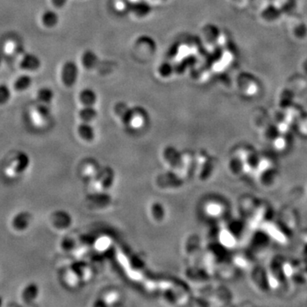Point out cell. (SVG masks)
I'll return each instance as SVG.
<instances>
[{"label": "cell", "instance_id": "obj_1", "mask_svg": "<svg viewBox=\"0 0 307 307\" xmlns=\"http://www.w3.org/2000/svg\"><path fill=\"white\" fill-rule=\"evenodd\" d=\"M30 165V158L25 152H19L5 170L6 175L9 178H17L23 174Z\"/></svg>", "mask_w": 307, "mask_h": 307}, {"label": "cell", "instance_id": "obj_2", "mask_svg": "<svg viewBox=\"0 0 307 307\" xmlns=\"http://www.w3.org/2000/svg\"><path fill=\"white\" fill-rule=\"evenodd\" d=\"M78 77V65L73 61L66 62L62 68V72H61V78L64 85L67 87H72L76 84Z\"/></svg>", "mask_w": 307, "mask_h": 307}, {"label": "cell", "instance_id": "obj_3", "mask_svg": "<svg viewBox=\"0 0 307 307\" xmlns=\"http://www.w3.org/2000/svg\"><path fill=\"white\" fill-rule=\"evenodd\" d=\"M32 216L28 212H20L12 218L10 225L15 231H24L30 226Z\"/></svg>", "mask_w": 307, "mask_h": 307}, {"label": "cell", "instance_id": "obj_4", "mask_svg": "<svg viewBox=\"0 0 307 307\" xmlns=\"http://www.w3.org/2000/svg\"><path fill=\"white\" fill-rule=\"evenodd\" d=\"M40 67H41V61L39 57L32 53L25 54L20 62V68L21 70L29 72L37 71L39 70Z\"/></svg>", "mask_w": 307, "mask_h": 307}, {"label": "cell", "instance_id": "obj_5", "mask_svg": "<svg viewBox=\"0 0 307 307\" xmlns=\"http://www.w3.org/2000/svg\"><path fill=\"white\" fill-rule=\"evenodd\" d=\"M39 295V287L35 283H29L21 292V300L27 304H30L36 300Z\"/></svg>", "mask_w": 307, "mask_h": 307}, {"label": "cell", "instance_id": "obj_6", "mask_svg": "<svg viewBox=\"0 0 307 307\" xmlns=\"http://www.w3.org/2000/svg\"><path fill=\"white\" fill-rule=\"evenodd\" d=\"M78 98L84 106H93L97 100V96L95 90L90 88H84L79 92Z\"/></svg>", "mask_w": 307, "mask_h": 307}, {"label": "cell", "instance_id": "obj_7", "mask_svg": "<svg viewBox=\"0 0 307 307\" xmlns=\"http://www.w3.org/2000/svg\"><path fill=\"white\" fill-rule=\"evenodd\" d=\"M81 63L84 69L93 70L98 64V58L96 53L90 50L84 51L81 57Z\"/></svg>", "mask_w": 307, "mask_h": 307}, {"label": "cell", "instance_id": "obj_8", "mask_svg": "<svg viewBox=\"0 0 307 307\" xmlns=\"http://www.w3.org/2000/svg\"><path fill=\"white\" fill-rule=\"evenodd\" d=\"M41 21H42V24L45 27L52 28V27H56L58 24L59 15L54 10L49 9V10H46L43 13L42 16H41Z\"/></svg>", "mask_w": 307, "mask_h": 307}, {"label": "cell", "instance_id": "obj_9", "mask_svg": "<svg viewBox=\"0 0 307 307\" xmlns=\"http://www.w3.org/2000/svg\"><path fill=\"white\" fill-rule=\"evenodd\" d=\"M132 11L138 17H145L151 12V6L145 1H139L133 3Z\"/></svg>", "mask_w": 307, "mask_h": 307}, {"label": "cell", "instance_id": "obj_10", "mask_svg": "<svg viewBox=\"0 0 307 307\" xmlns=\"http://www.w3.org/2000/svg\"><path fill=\"white\" fill-rule=\"evenodd\" d=\"M33 84V78L27 75L19 76L14 82V89L18 92L27 90Z\"/></svg>", "mask_w": 307, "mask_h": 307}, {"label": "cell", "instance_id": "obj_11", "mask_svg": "<svg viewBox=\"0 0 307 307\" xmlns=\"http://www.w3.org/2000/svg\"><path fill=\"white\" fill-rule=\"evenodd\" d=\"M54 91L49 87L40 88L37 92L38 101L41 103H45V104H50L52 102V100L54 99Z\"/></svg>", "mask_w": 307, "mask_h": 307}, {"label": "cell", "instance_id": "obj_12", "mask_svg": "<svg viewBox=\"0 0 307 307\" xmlns=\"http://www.w3.org/2000/svg\"><path fill=\"white\" fill-rule=\"evenodd\" d=\"M97 112L92 106H84L79 111V118L84 122H90L96 117Z\"/></svg>", "mask_w": 307, "mask_h": 307}, {"label": "cell", "instance_id": "obj_13", "mask_svg": "<svg viewBox=\"0 0 307 307\" xmlns=\"http://www.w3.org/2000/svg\"><path fill=\"white\" fill-rule=\"evenodd\" d=\"M78 133H79V135L81 136V138L85 139V140H91L93 139V128L90 127V124L88 122H83L78 127Z\"/></svg>", "mask_w": 307, "mask_h": 307}, {"label": "cell", "instance_id": "obj_14", "mask_svg": "<svg viewBox=\"0 0 307 307\" xmlns=\"http://www.w3.org/2000/svg\"><path fill=\"white\" fill-rule=\"evenodd\" d=\"M11 98V90L5 84H0V106L5 105Z\"/></svg>", "mask_w": 307, "mask_h": 307}, {"label": "cell", "instance_id": "obj_15", "mask_svg": "<svg viewBox=\"0 0 307 307\" xmlns=\"http://www.w3.org/2000/svg\"><path fill=\"white\" fill-rule=\"evenodd\" d=\"M36 114L41 120H48L51 117V110L49 104L39 102V105L36 107Z\"/></svg>", "mask_w": 307, "mask_h": 307}, {"label": "cell", "instance_id": "obj_16", "mask_svg": "<svg viewBox=\"0 0 307 307\" xmlns=\"http://www.w3.org/2000/svg\"><path fill=\"white\" fill-rule=\"evenodd\" d=\"M159 74L160 76L163 78H168L170 76H172V72H173V68H172V64H169V63H163L160 67H159Z\"/></svg>", "mask_w": 307, "mask_h": 307}, {"label": "cell", "instance_id": "obj_17", "mask_svg": "<svg viewBox=\"0 0 307 307\" xmlns=\"http://www.w3.org/2000/svg\"><path fill=\"white\" fill-rule=\"evenodd\" d=\"M68 0H51V3L57 8H63L65 6Z\"/></svg>", "mask_w": 307, "mask_h": 307}, {"label": "cell", "instance_id": "obj_18", "mask_svg": "<svg viewBox=\"0 0 307 307\" xmlns=\"http://www.w3.org/2000/svg\"><path fill=\"white\" fill-rule=\"evenodd\" d=\"M2 304H3V300H2V298L0 297V307L2 306Z\"/></svg>", "mask_w": 307, "mask_h": 307}, {"label": "cell", "instance_id": "obj_19", "mask_svg": "<svg viewBox=\"0 0 307 307\" xmlns=\"http://www.w3.org/2000/svg\"><path fill=\"white\" fill-rule=\"evenodd\" d=\"M1 64H2V59L0 58V66H1Z\"/></svg>", "mask_w": 307, "mask_h": 307}]
</instances>
